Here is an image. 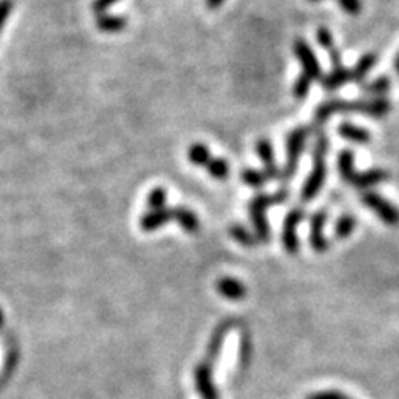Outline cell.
Here are the masks:
<instances>
[{
  "mask_svg": "<svg viewBox=\"0 0 399 399\" xmlns=\"http://www.w3.org/2000/svg\"><path fill=\"white\" fill-rule=\"evenodd\" d=\"M354 228H356V218H354L353 215H343L339 216L336 226H334V236L339 240L348 238L354 231Z\"/></svg>",
  "mask_w": 399,
  "mask_h": 399,
  "instance_id": "7402d4cb",
  "label": "cell"
},
{
  "mask_svg": "<svg viewBox=\"0 0 399 399\" xmlns=\"http://www.w3.org/2000/svg\"><path fill=\"white\" fill-rule=\"evenodd\" d=\"M293 50L303 67L302 75L297 78V82H294L293 85V95L297 97L298 100H303V98L308 97V92L309 88H312L313 82L321 80L323 70L316 55H314L313 48L309 47L303 38H297V41H294Z\"/></svg>",
  "mask_w": 399,
  "mask_h": 399,
  "instance_id": "7a4b0ae2",
  "label": "cell"
},
{
  "mask_svg": "<svg viewBox=\"0 0 399 399\" xmlns=\"http://www.w3.org/2000/svg\"><path fill=\"white\" fill-rule=\"evenodd\" d=\"M288 200V190H282L275 195H258L250 203V218L255 226V236L260 243L270 241V225L266 220V210L273 205H282Z\"/></svg>",
  "mask_w": 399,
  "mask_h": 399,
  "instance_id": "5b68a950",
  "label": "cell"
},
{
  "mask_svg": "<svg viewBox=\"0 0 399 399\" xmlns=\"http://www.w3.org/2000/svg\"><path fill=\"white\" fill-rule=\"evenodd\" d=\"M391 110V103L388 98H368V100L344 102V100H329L321 103L314 112V125H323L334 113H363L374 118H381L388 115Z\"/></svg>",
  "mask_w": 399,
  "mask_h": 399,
  "instance_id": "6da1fadb",
  "label": "cell"
},
{
  "mask_svg": "<svg viewBox=\"0 0 399 399\" xmlns=\"http://www.w3.org/2000/svg\"><path fill=\"white\" fill-rule=\"evenodd\" d=\"M256 154L263 161V174L266 175V179L270 180H282V170L277 166V161H275V151L272 142L261 139L256 142Z\"/></svg>",
  "mask_w": 399,
  "mask_h": 399,
  "instance_id": "9c48e42d",
  "label": "cell"
},
{
  "mask_svg": "<svg viewBox=\"0 0 399 399\" xmlns=\"http://www.w3.org/2000/svg\"><path fill=\"white\" fill-rule=\"evenodd\" d=\"M174 220L171 208H164L159 211H149L140 218V228L144 231H155L164 226L166 221Z\"/></svg>",
  "mask_w": 399,
  "mask_h": 399,
  "instance_id": "9a60e30c",
  "label": "cell"
},
{
  "mask_svg": "<svg viewBox=\"0 0 399 399\" xmlns=\"http://www.w3.org/2000/svg\"><path fill=\"white\" fill-rule=\"evenodd\" d=\"M12 7V0H0V33L4 31V26H6L9 16H11Z\"/></svg>",
  "mask_w": 399,
  "mask_h": 399,
  "instance_id": "4dcf8cb0",
  "label": "cell"
},
{
  "mask_svg": "<svg viewBox=\"0 0 399 399\" xmlns=\"http://www.w3.org/2000/svg\"><path fill=\"white\" fill-rule=\"evenodd\" d=\"M394 68H396V72H398V75H399V53L396 55V58H394Z\"/></svg>",
  "mask_w": 399,
  "mask_h": 399,
  "instance_id": "836d02e7",
  "label": "cell"
},
{
  "mask_svg": "<svg viewBox=\"0 0 399 399\" xmlns=\"http://www.w3.org/2000/svg\"><path fill=\"white\" fill-rule=\"evenodd\" d=\"M118 0H93L92 4V11L97 14V16H102V14H107L108 9L112 6H115Z\"/></svg>",
  "mask_w": 399,
  "mask_h": 399,
  "instance_id": "1f68e13d",
  "label": "cell"
},
{
  "mask_svg": "<svg viewBox=\"0 0 399 399\" xmlns=\"http://www.w3.org/2000/svg\"><path fill=\"white\" fill-rule=\"evenodd\" d=\"M236 326V319H225L223 323L218 324V328L215 329L213 336H211V341L208 344V349H206V363H213L216 358H218L221 344H223V339L231 328Z\"/></svg>",
  "mask_w": 399,
  "mask_h": 399,
  "instance_id": "4fadbf2b",
  "label": "cell"
},
{
  "mask_svg": "<svg viewBox=\"0 0 399 399\" xmlns=\"http://www.w3.org/2000/svg\"><path fill=\"white\" fill-rule=\"evenodd\" d=\"M241 180L245 181L246 185L251 186V188H261L268 179H266V175L263 171H256V170H245L243 174H241Z\"/></svg>",
  "mask_w": 399,
  "mask_h": 399,
  "instance_id": "d4e9b609",
  "label": "cell"
},
{
  "mask_svg": "<svg viewBox=\"0 0 399 399\" xmlns=\"http://www.w3.org/2000/svg\"><path fill=\"white\" fill-rule=\"evenodd\" d=\"M309 2H319V0H309ZM336 2L344 12L349 14V16H359V12L363 11L361 0H336Z\"/></svg>",
  "mask_w": 399,
  "mask_h": 399,
  "instance_id": "83f0119b",
  "label": "cell"
},
{
  "mask_svg": "<svg viewBox=\"0 0 399 399\" xmlns=\"http://www.w3.org/2000/svg\"><path fill=\"white\" fill-rule=\"evenodd\" d=\"M338 170L341 179L358 190H368L369 186H376L381 181H386L389 179L388 171L384 170H368V171H358L354 170V155L353 151L344 150L338 156Z\"/></svg>",
  "mask_w": 399,
  "mask_h": 399,
  "instance_id": "3957f363",
  "label": "cell"
},
{
  "mask_svg": "<svg viewBox=\"0 0 399 399\" xmlns=\"http://www.w3.org/2000/svg\"><path fill=\"white\" fill-rule=\"evenodd\" d=\"M241 346H240V361L241 366H246L250 363L251 354H253V346H251V339L248 333H243V338H241Z\"/></svg>",
  "mask_w": 399,
  "mask_h": 399,
  "instance_id": "4316f807",
  "label": "cell"
},
{
  "mask_svg": "<svg viewBox=\"0 0 399 399\" xmlns=\"http://www.w3.org/2000/svg\"><path fill=\"white\" fill-rule=\"evenodd\" d=\"M316 38H318V43L324 48V50H329V48H331V47L334 46V41H333L331 32H329L326 27H319V28H318Z\"/></svg>",
  "mask_w": 399,
  "mask_h": 399,
  "instance_id": "f546056e",
  "label": "cell"
},
{
  "mask_svg": "<svg viewBox=\"0 0 399 399\" xmlns=\"http://www.w3.org/2000/svg\"><path fill=\"white\" fill-rule=\"evenodd\" d=\"M314 128L312 127H298L294 128L293 132H289L288 139H287V164H284V169L282 170V180H289L293 179L294 174H297L299 159H302L304 145H307V140Z\"/></svg>",
  "mask_w": 399,
  "mask_h": 399,
  "instance_id": "8992f818",
  "label": "cell"
},
{
  "mask_svg": "<svg viewBox=\"0 0 399 399\" xmlns=\"http://www.w3.org/2000/svg\"><path fill=\"white\" fill-rule=\"evenodd\" d=\"M188 159L193 165H198V166H206L210 164L211 160V155L208 149H206V145L203 144H193L188 149Z\"/></svg>",
  "mask_w": 399,
  "mask_h": 399,
  "instance_id": "44dd1931",
  "label": "cell"
},
{
  "mask_svg": "<svg viewBox=\"0 0 399 399\" xmlns=\"http://www.w3.org/2000/svg\"><path fill=\"white\" fill-rule=\"evenodd\" d=\"M195 384L198 393L203 399H220V394L216 391L213 379H211V364L201 363L195 369Z\"/></svg>",
  "mask_w": 399,
  "mask_h": 399,
  "instance_id": "8fae6325",
  "label": "cell"
},
{
  "mask_svg": "<svg viewBox=\"0 0 399 399\" xmlns=\"http://www.w3.org/2000/svg\"><path fill=\"white\" fill-rule=\"evenodd\" d=\"M328 139L324 133H318L316 144L313 150V170L304 181L302 190L303 201H313L316 195L321 191L324 180H326V154H328Z\"/></svg>",
  "mask_w": 399,
  "mask_h": 399,
  "instance_id": "277c9868",
  "label": "cell"
},
{
  "mask_svg": "<svg viewBox=\"0 0 399 399\" xmlns=\"http://www.w3.org/2000/svg\"><path fill=\"white\" fill-rule=\"evenodd\" d=\"M166 205V191L164 188H155L149 195V206L150 211L164 210Z\"/></svg>",
  "mask_w": 399,
  "mask_h": 399,
  "instance_id": "484cf974",
  "label": "cell"
},
{
  "mask_svg": "<svg viewBox=\"0 0 399 399\" xmlns=\"http://www.w3.org/2000/svg\"><path fill=\"white\" fill-rule=\"evenodd\" d=\"M223 2L225 0H206V6H208V9H218Z\"/></svg>",
  "mask_w": 399,
  "mask_h": 399,
  "instance_id": "d6a6232c",
  "label": "cell"
},
{
  "mask_svg": "<svg viewBox=\"0 0 399 399\" xmlns=\"http://www.w3.org/2000/svg\"><path fill=\"white\" fill-rule=\"evenodd\" d=\"M304 399H353V398H349L348 394L338 391V389H326V391H316L308 394Z\"/></svg>",
  "mask_w": 399,
  "mask_h": 399,
  "instance_id": "f1b7e54d",
  "label": "cell"
},
{
  "mask_svg": "<svg viewBox=\"0 0 399 399\" xmlns=\"http://www.w3.org/2000/svg\"><path fill=\"white\" fill-rule=\"evenodd\" d=\"M210 176H213L216 180H226L230 175V165L225 159H211L210 164L206 165Z\"/></svg>",
  "mask_w": 399,
  "mask_h": 399,
  "instance_id": "603a6c76",
  "label": "cell"
},
{
  "mask_svg": "<svg viewBox=\"0 0 399 399\" xmlns=\"http://www.w3.org/2000/svg\"><path fill=\"white\" fill-rule=\"evenodd\" d=\"M230 235L233 236V238L238 241L240 245H243V246H255V245L260 243V241L256 240V236L253 233H250V231L246 230L245 226H241V225H233V226H231Z\"/></svg>",
  "mask_w": 399,
  "mask_h": 399,
  "instance_id": "cb8c5ba5",
  "label": "cell"
},
{
  "mask_svg": "<svg viewBox=\"0 0 399 399\" xmlns=\"http://www.w3.org/2000/svg\"><path fill=\"white\" fill-rule=\"evenodd\" d=\"M4 326V312L2 309H0V328Z\"/></svg>",
  "mask_w": 399,
  "mask_h": 399,
  "instance_id": "e575fe53",
  "label": "cell"
},
{
  "mask_svg": "<svg viewBox=\"0 0 399 399\" xmlns=\"http://www.w3.org/2000/svg\"><path fill=\"white\" fill-rule=\"evenodd\" d=\"M216 292L223 298L231 299V302H240V299L246 297L245 284L231 277H221L218 282H216Z\"/></svg>",
  "mask_w": 399,
  "mask_h": 399,
  "instance_id": "5bb4252c",
  "label": "cell"
},
{
  "mask_svg": "<svg viewBox=\"0 0 399 399\" xmlns=\"http://www.w3.org/2000/svg\"><path fill=\"white\" fill-rule=\"evenodd\" d=\"M304 218V211L302 208H293L284 218L283 225V246L284 250L288 251L289 255H297L299 250V241H298V225L302 223V220Z\"/></svg>",
  "mask_w": 399,
  "mask_h": 399,
  "instance_id": "ba28073f",
  "label": "cell"
},
{
  "mask_svg": "<svg viewBox=\"0 0 399 399\" xmlns=\"http://www.w3.org/2000/svg\"><path fill=\"white\" fill-rule=\"evenodd\" d=\"M97 27L98 31L107 33L122 32L123 28L127 27V18L120 16H108V14H102V16H97Z\"/></svg>",
  "mask_w": 399,
  "mask_h": 399,
  "instance_id": "d6986e66",
  "label": "cell"
},
{
  "mask_svg": "<svg viewBox=\"0 0 399 399\" xmlns=\"http://www.w3.org/2000/svg\"><path fill=\"white\" fill-rule=\"evenodd\" d=\"M361 201L368 206L369 210L374 211L379 220L389 226L399 225V210L394 206L391 201L384 200L381 195L374 193V191H364L361 195Z\"/></svg>",
  "mask_w": 399,
  "mask_h": 399,
  "instance_id": "52a82bcc",
  "label": "cell"
},
{
  "mask_svg": "<svg viewBox=\"0 0 399 399\" xmlns=\"http://www.w3.org/2000/svg\"><path fill=\"white\" fill-rule=\"evenodd\" d=\"M351 82H353L351 68H346L343 63H339V65H333L331 72H329L328 75H323V78H321L323 88L328 92L338 90V88H341L343 85H346V83H351Z\"/></svg>",
  "mask_w": 399,
  "mask_h": 399,
  "instance_id": "7c38bea8",
  "label": "cell"
},
{
  "mask_svg": "<svg viewBox=\"0 0 399 399\" xmlns=\"http://www.w3.org/2000/svg\"><path fill=\"white\" fill-rule=\"evenodd\" d=\"M338 132L344 140L353 142V144H368V142L371 140V133H369L366 128L353 125V123H341Z\"/></svg>",
  "mask_w": 399,
  "mask_h": 399,
  "instance_id": "2e32d148",
  "label": "cell"
},
{
  "mask_svg": "<svg viewBox=\"0 0 399 399\" xmlns=\"http://www.w3.org/2000/svg\"><path fill=\"white\" fill-rule=\"evenodd\" d=\"M376 62H378L376 53H366V55H363L361 58H359L356 65L351 68L353 82L354 83H361L364 78L368 77V73L373 70L374 65H376Z\"/></svg>",
  "mask_w": 399,
  "mask_h": 399,
  "instance_id": "ac0fdd59",
  "label": "cell"
},
{
  "mask_svg": "<svg viewBox=\"0 0 399 399\" xmlns=\"http://www.w3.org/2000/svg\"><path fill=\"white\" fill-rule=\"evenodd\" d=\"M328 213L326 210H318L316 213H313L312 216V231H309V243H312L313 250L318 251V253H323V251L328 250V240L324 236V225H326Z\"/></svg>",
  "mask_w": 399,
  "mask_h": 399,
  "instance_id": "30bf717a",
  "label": "cell"
},
{
  "mask_svg": "<svg viewBox=\"0 0 399 399\" xmlns=\"http://www.w3.org/2000/svg\"><path fill=\"white\" fill-rule=\"evenodd\" d=\"M171 213H174V220L179 221V225L186 233H196L200 230V221L191 210L180 206V208H171Z\"/></svg>",
  "mask_w": 399,
  "mask_h": 399,
  "instance_id": "e0dca14e",
  "label": "cell"
},
{
  "mask_svg": "<svg viewBox=\"0 0 399 399\" xmlns=\"http://www.w3.org/2000/svg\"><path fill=\"white\" fill-rule=\"evenodd\" d=\"M391 88V82H389L388 77H379L378 80H374L368 85L363 87L364 95L371 97V98H383V95H386Z\"/></svg>",
  "mask_w": 399,
  "mask_h": 399,
  "instance_id": "ffe728a7",
  "label": "cell"
}]
</instances>
